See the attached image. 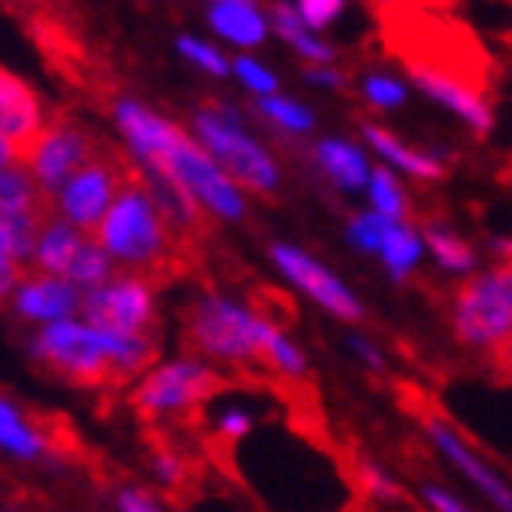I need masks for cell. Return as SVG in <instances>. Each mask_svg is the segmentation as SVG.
<instances>
[{
	"label": "cell",
	"instance_id": "cell-26",
	"mask_svg": "<svg viewBox=\"0 0 512 512\" xmlns=\"http://www.w3.org/2000/svg\"><path fill=\"white\" fill-rule=\"evenodd\" d=\"M48 213H19V216H0V253L22 271H30L33 246H37V231H41Z\"/></svg>",
	"mask_w": 512,
	"mask_h": 512
},
{
	"label": "cell",
	"instance_id": "cell-32",
	"mask_svg": "<svg viewBox=\"0 0 512 512\" xmlns=\"http://www.w3.org/2000/svg\"><path fill=\"white\" fill-rule=\"evenodd\" d=\"M384 231H388V220H381V216L370 213V209L348 216V224H344V238H348V246H352L355 253H366V256L381 253Z\"/></svg>",
	"mask_w": 512,
	"mask_h": 512
},
{
	"label": "cell",
	"instance_id": "cell-33",
	"mask_svg": "<svg viewBox=\"0 0 512 512\" xmlns=\"http://www.w3.org/2000/svg\"><path fill=\"white\" fill-rule=\"evenodd\" d=\"M256 421H260V417H256L246 403H224L220 406V414L213 417V428L227 447H238V443H246V439L256 432Z\"/></svg>",
	"mask_w": 512,
	"mask_h": 512
},
{
	"label": "cell",
	"instance_id": "cell-16",
	"mask_svg": "<svg viewBox=\"0 0 512 512\" xmlns=\"http://www.w3.org/2000/svg\"><path fill=\"white\" fill-rule=\"evenodd\" d=\"M205 26L220 48H235V55H256V48L271 37V8L256 0H209Z\"/></svg>",
	"mask_w": 512,
	"mask_h": 512
},
{
	"label": "cell",
	"instance_id": "cell-25",
	"mask_svg": "<svg viewBox=\"0 0 512 512\" xmlns=\"http://www.w3.org/2000/svg\"><path fill=\"white\" fill-rule=\"evenodd\" d=\"M19 213H48V202L37 191L30 169L22 161H15L8 169H0V216H19Z\"/></svg>",
	"mask_w": 512,
	"mask_h": 512
},
{
	"label": "cell",
	"instance_id": "cell-15",
	"mask_svg": "<svg viewBox=\"0 0 512 512\" xmlns=\"http://www.w3.org/2000/svg\"><path fill=\"white\" fill-rule=\"evenodd\" d=\"M48 125H52V118H48L41 92L15 70L0 66V136L8 139L22 158Z\"/></svg>",
	"mask_w": 512,
	"mask_h": 512
},
{
	"label": "cell",
	"instance_id": "cell-14",
	"mask_svg": "<svg viewBox=\"0 0 512 512\" xmlns=\"http://www.w3.org/2000/svg\"><path fill=\"white\" fill-rule=\"evenodd\" d=\"M406 70H410V81H414L432 103L447 107L450 114L465 121L476 136H487L494 128V110H491V103H487V96L480 92V85H472L465 77L450 74V70H439V66H428V63H406Z\"/></svg>",
	"mask_w": 512,
	"mask_h": 512
},
{
	"label": "cell",
	"instance_id": "cell-40",
	"mask_svg": "<svg viewBox=\"0 0 512 512\" xmlns=\"http://www.w3.org/2000/svg\"><path fill=\"white\" fill-rule=\"evenodd\" d=\"M19 278H22V267L11 264L8 256L0 253V304H8L11 300V293H15V286H19Z\"/></svg>",
	"mask_w": 512,
	"mask_h": 512
},
{
	"label": "cell",
	"instance_id": "cell-39",
	"mask_svg": "<svg viewBox=\"0 0 512 512\" xmlns=\"http://www.w3.org/2000/svg\"><path fill=\"white\" fill-rule=\"evenodd\" d=\"M304 81L315 88H330V92H337V88L348 85V74L337 70V66H308V70H304Z\"/></svg>",
	"mask_w": 512,
	"mask_h": 512
},
{
	"label": "cell",
	"instance_id": "cell-38",
	"mask_svg": "<svg viewBox=\"0 0 512 512\" xmlns=\"http://www.w3.org/2000/svg\"><path fill=\"white\" fill-rule=\"evenodd\" d=\"M421 498H425V505L432 512H472L458 494L447 491V487H439V483H432V480L421 483Z\"/></svg>",
	"mask_w": 512,
	"mask_h": 512
},
{
	"label": "cell",
	"instance_id": "cell-3",
	"mask_svg": "<svg viewBox=\"0 0 512 512\" xmlns=\"http://www.w3.org/2000/svg\"><path fill=\"white\" fill-rule=\"evenodd\" d=\"M187 132L202 143L205 154L246 194L271 198V194L282 191V180H286L282 161L271 150V143H264V139L256 136L249 118L235 103L213 99V103L194 107L191 121H187Z\"/></svg>",
	"mask_w": 512,
	"mask_h": 512
},
{
	"label": "cell",
	"instance_id": "cell-28",
	"mask_svg": "<svg viewBox=\"0 0 512 512\" xmlns=\"http://www.w3.org/2000/svg\"><path fill=\"white\" fill-rule=\"evenodd\" d=\"M176 55H180L187 66L202 70L205 77H216V81L231 77V55H227L216 41H209V37L180 33V37H176Z\"/></svg>",
	"mask_w": 512,
	"mask_h": 512
},
{
	"label": "cell",
	"instance_id": "cell-41",
	"mask_svg": "<svg viewBox=\"0 0 512 512\" xmlns=\"http://www.w3.org/2000/svg\"><path fill=\"white\" fill-rule=\"evenodd\" d=\"M15 161H22V158H19V150H15V147L8 143V139L0 136V169H8V165H15Z\"/></svg>",
	"mask_w": 512,
	"mask_h": 512
},
{
	"label": "cell",
	"instance_id": "cell-4",
	"mask_svg": "<svg viewBox=\"0 0 512 512\" xmlns=\"http://www.w3.org/2000/svg\"><path fill=\"white\" fill-rule=\"evenodd\" d=\"M275 326L278 322L267 311L216 289L198 293L183 319L194 355L213 366H264Z\"/></svg>",
	"mask_w": 512,
	"mask_h": 512
},
{
	"label": "cell",
	"instance_id": "cell-30",
	"mask_svg": "<svg viewBox=\"0 0 512 512\" xmlns=\"http://www.w3.org/2000/svg\"><path fill=\"white\" fill-rule=\"evenodd\" d=\"M231 77H235L253 99H267V96H275V92H282V88H278V74L260 59V55H231Z\"/></svg>",
	"mask_w": 512,
	"mask_h": 512
},
{
	"label": "cell",
	"instance_id": "cell-6",
	"mask_svg": "<svg viewBox=\"0 0 512 512\" xmlns=\"http://www.w3.org/2000/svg\"><path fill=\"white\" fill-rule=\"evenodd\" d=\"M450 326L469 352L502 359L512 341V264L465 278L450 300Z\"/></svg>",
	"mask_w": 512,
	"mask_h": 512
},
{
	"label": "cell",
	"instance_id": "cell-36",
	"mask_svg": "<svg viewBox=\"0 0 512 512\" xmlns=\"http://www.w3.org/2000/svg\"><path fill=\"white\" fill-rule=\"evenodd\" d=\"M114 509L118 512H165L161 498L154 491H147L143 483H121L114 491Z\"/></svg>",
	"mask_w": 512,
	"mask_h": 512
},
{
	"label": "cell",
	"instance_id": "cell-34",
	"mask_svg": "<svg viewBox=\"0 0 512 512\" xmlns=\"http://www.w3.org/2000/svg\"><path fill=\"white\" fill-rule=\"evenodd\" d=\"M293 11H297V19L304 22L311 33L326 37V30L344 19L348 4H344V0H293Z\"/></svg>",
	"mask_w": 512,
	"mask_h": 512
},
{
	"label": "cell",
	"instance_id": "cell-20",
	"mask_svg": "<svg viewBox=\"0 0 512 512\" xmlns=\"http://www.w3.org/2000/svg\"><path fill=\"white\" fill-rule=\"evenodd\" d=\"M88 238L92 235H85V231H77V227H70L66 220H59V216L48 213L44 216L41 231H37V246H33L30 271L66 278L70 275V267H74V260L81 256V249H85Z\"/></svg>",
	"mask_w": 512,
	"mask_h": 512
},
{
	"label": "cell",
	"instance_id": "cell-13",
	"mask_svg": "<svg viewBox=\"0 0 512 512\" xmlns=\"http://www.w3.org/2000/svg\"><path fill=\"white\" fill-rule=\"evenodd\" d=\"M8 308L19 322H30L33 330H44V326H55V322L77 319L81 308H85V293L59 275L22 271Z\"/></svg>",
	"mask_w": 512,
	"mask_h": 512
},
{
	"label": "cell",
	"instance_id": "cell-11",
	"mask_svg": "<svg viewBox=\"0 0 512 512\" xmlns=\"http://www.w3.org/2000/svg\"><path fill=\"white\" fill-rule=\"evenodd\" d=\"M81 319L99 330L128 333V337H154L158 326V289L147 275L118 271L107 286L85 293Z\"/></svg>",
	"mask_w": 512,
	"mask_h": 512
},
{
	"label": "cell",
	"instance_id": "cell-27",
	"mask_svg": "<svg viewBox=\"0 0 512 512\" xmlns=\"http://www.w3.org/2000/svg\"><path fill=\"white\" fill-rule=\"evenodd\" d=\"M421 238H425L428 253L436 256V264L443 267V271H450V275H469L472 267H476V253H472V246L461 235H454L450 227L425 224Z\"/></svg>",
	"mask_w": 512,
	"mask_h": 512
},
{
	"label": "cell",
	"instance_id": "cell-29",
	"mask_svg": "<svg viewBox=\"0 0 512 512\" xmlns=\"http://www.w3.org/2000/svg\"><path fill=\"white\" fill-rule=\"evenodd\" d=\"M355 483H359L366 498H374L377 505H403L406 502L403 483L395 480L384 465H377V461H370V458L355 461Z\"/></svg>",
	"mask_w": 512,
	"mask_h": 512
},
{
	"label": "cell",
	"instance_id": "cell-24",
	"mask_svg": "<svg viewBox=\"0 0 512 512\" xmlns=\"http://www.w3.org/2000/svg\"><path fill=\"white\" fill-rule=\"evenodd\" d=\"M366 202H370V213H377L388 224H410V194L403 180L384 165H374V176L366 183Z\"/></svg>",
	"mask_w": 512,
	"mask_h": 512
},
{
	"label": "cell",
	"instance_id": "cell-1",
	"mask_svg": "<svg viewBox=\"0 0 512 512\" xmlns=\"http://www.w3.org/2000/svg\"><path fill=\"white\" fill-rule=\"evenodd\" d=\"M114 128L128 150V165H147L180 183L202 216L216 224H242L249 216V194L202 150V143L143 99L121 96L110 110Z\"/></svg>",
	"mask_w": 512,
	"mask_h": 512
},
{
	"label": "cell",
	"instance_id": "cell-8",
	"mask_svg": "<svg viewBox=\"0 0 512 512\" xmlns=\"http://www.w3.org/2000/svg\"><path fill=\"white\" fill-rule=\"evenodd\" d=\"M267 260H271V267L282 275L286 286H293L300 297H308L311 304L322 308L326 315L348 322V326L366 319L363 297H359L326 260H319V256L308 253L304 246H297V242H271V246H267Z\"/></svg>",
	"mask_w": 512,
	"mask_h": 512
},
{
	"label": "cell",
	"instance_id": "cell-37",
	"mask_svg": "<svg viewBox=\"0 0 512 512\" xmlns=\"http://www.w3.org/2000/svg\"><path fill=\"white\" fill-rule=\"evenodd\" d=\"M348 352H352L366 370H374V374L388 370V359H384L381 344H377L374 337H366V333H348Z\"/></svg>",
	"mask_w": 512,
	"mask_h": 512
},
{
	"label": "cell",
	"instance_id": "cell-5",
	"mask_svg": "<svg viewBox=\"0 0 512 512\" xmlns=\"http://www.w3.org/2000/svg\"><path fill=\"white\" fill-rule=\"evenodd\" d=\"M92 238L118 264V271H132V275H147L161 267L176 246V231L161 216L147 187L136 180V172L128 176L125 191L110 205V213L103 216V224L96 227Z\"/></svg>",
	"mask_w": 512,
	"mask_h": 512
},
{
	"label": "cell",
	"instance_id": "cell-10",
	"mask_svg": "<svg viewBox=\"0 0 512 512\" xmlns=\"http://www.w3.org/2000/svg\"><path fill=\"white\" fill-rule=\"evenodd\" d=\"M99 150H103L99 147V139L92 136L81 121L52 118V125L41 132V139L22 154V165L30 169L37 191L44 194V202L52 205L55 194L63 191L66 183L74 180L77 172L85 169Z\"/></svg>",
	"mask_w": 512,
	"mask_h": 512
},
{
	"label": "cell",
	"instance_id": "cell-21",
	"mask_svg": "<svg viewBox=\"0 0 512 512\" xmlns=\"http://www.w3.org/2000/svg\"><path fill=\"white\" fill-rule=\"evenodd\" d=\"M271 33H275L278 41H286L289 52L297 55L304 66H337V48H333L326 37L311 33L308 26L297 19L293 0H286V4H275V8H271Z\"/></svg>",
	"mask_w": 512,
	"mask_h": 512
},
{
	"label": "cell",
	"instance_id": "cell-12",
	"mask_svg": "<svg viewBox=\"0 0 512 512\" xmlns=\"http://www.w3.org/2000/svg\"><path fill=\"white\" fill-rule=\"evenodd\" d=\"M421 428H425L428 443H432V447H436L439 454H443V458H447L450 465H454V469H458L461 476H465V480L494 505V509L512 512V483L494 469L491 461L483 458L480 450L472 447L469 439L461 436L458 428L450 425L447 417L439 414V410H425V414H421Z\"/></svg>",
	"mask_w": 512,
	"mask_h": 512
},
{
	"label": "cell",
	"instance_id": "cell-42",
	"mask_svg": "<svg viewBox=\"0 0 512 512\" xmlns=\"http://www.w3.org/2000/svg\"><path fill=\"white\" fill-rule=\"evenodd\" d=\"M502 363H512V341H509V348H505V355H502Z\"/></svg>",
	"mask_w": 512,
	"mask_h": 512
},
{
	"label": "cell",
	"instance_id": "cell-17",
	"mask_svg": "<svg viewBox=\"0 0 512 512\" xmlns=\"http://www.w3.org/2000/svg\"><path fill=\"white\" fill-rule=\"evenodd\" d=\"M311 165L326 183L344 194H366V183L374 176V158L363 143L348 136H319L311 143Z\"/></svg>",
	"mask_w": 512,
	"mask_h": 512
},
{
	"label": "cell",
	"instance_id": "cell-19",
	"mask_svg": "<svg viewBox=\"0 0 512 512\" xmlns=\"http://www.w3.org/2000/svg\"><path fill=\"white\" fill-rule=\"evenodd\" d=\"M0 454L22 461V465H41V461L59 458V447L48 436V428L4 392H0Z\"/></svg>",
	"mask_w": 512,
	"mask_h": 512
},
{
	"label": "cell",
	"instance_id": "cell-9",
	"mask_svg": "<svg viewBox=\"0 0 512 512\" xmlns=\"http://www.w3.org/2000/svg\"><path fill=\"white\" fill-rule=\"evenodd\" d=\"M128 176H132V165L107 150H99L96 158L88 161L85 169L77 172L74 180L66 183L63 191L55 194L48 213L66 220L70 227L85 231V235H96V227L103 224V216L110 213V205L118 202V194L125 191Z\"/></svg>",
	"mask_w": 512,
	"mask_h": 512
},
{
	"label": "cell",
	"instance_id": "cell-22",
	"mask_svg": "<svg viewBox=\"0 0 512 512\" xmlns=\"http://www.w3.org/2000/svg\"><path fill=\"white\" fill-rule=\"evenodd\" d=\"M253 118H260L267 128H275L278 136L289 139H308L315 128H319V114L297 96H286V92H275L267 99H253Z\"/></svg>",
	"mask_w": 512,
	"mask_h": 512
},
{
	"label": "cell",
	"instance_id": "cell-2",
	"mask_svg": "<svg viewBox=\"0 0 512 512\" xmlns=\"http://www.w3.org/2000/svg\"><path fill=\"white\" fill-rule=\"evenodd\" d=\"M30 355L63 381L92 388V384L143 377L158 363V341L154 337H128V333L99 330L81 315L44 330H33L26 341Z\"/></svg>",
	"mask_w": 512,
	"mask_h": 512
},
{
	"label": "cell",
	"instance_id": "cell-35",
	"mask_svg": "<svg viewBox=\"0 0 512 512\" xmlns=\"http://www.w3.org/2000/svg\"><path fill=\"white\" fill-rule=\"evenodd\" d=\"M147 469H150V476H154L161 487H169V491H176V487L187 483V461H183V454L176 447H154L150 450Z\"/></svg>",
	"mask_w": 512,
	"mask_h": 512
},
{
	"label": "cell",
	"instance_id": "cell-43",
	"mask_svg": "<svg viewBox=\"0 0 512 512\" xmlns=\"http://www.w3.org/2000/svg\"><path fill=\"white\" fill-rule=\"evenodd\" d=\"M4 512H19V509H4Z\"/></svg>",
	"mask_w": 512,
	"mask_h": 512
},
{
	"label": "cell",
	"instance_id": "cell-31",
	"mask_svg": "<svg viewBox=\"0 0 512 512\" xmlns=\"http://www.w3.org/2000/svg\"><path fill=\"white\" fill-rule=\"evenodd\" d=\"M359 96L370 110H399L410 96L406 81H399L395 74H384V70H370V74L359 81Z\"/></svg>",
	"mask_w": 512,
	"mask_h": 512
},
{
	"label": "cell",
	"instance_id": "cell-18",
	"mask_svg": "<svg viewBox=\"0 0 512 512\" xmlns=\"http://www.w3.org/2000/svg\"><path fill=\"white\" fill-rule=\"evenodd\" d=\"M359 132H363V147L374 154L377 165L392 169L395 176L403 172V176H410V180H421V183H436V180H443V176H447V165H443L436 154H428V150H421V147H414V143L399 139L392 128L377 125V121H363V125H359Z\"/></svg>",
	"mask_w": 512,
	"mask_h": 512
},
{
	"label": "cell",
	"instance_id": "cell-23",
	"mask_svg": "<svg viewBox=\"0 0 512 512\" xmlns=\"http://www.w3.org/2000/svg\"><path fill=\"white\" fill-rule=\"evenodd\" d=\"M425 253H428L425 238H421V231H417L414 224H388L377 260L384 264L388 278H395V282H406V278L417 271V264H421V256H425Z\"/></svg>",
	"mask_w": 512,
	"mask_h": 512
},
{
	"label": "cell",
	"instance_id": "cell-7",
	"mask_svg": "<svg viewBox=\"0 0 512 512\" xmlns=\"http://www.w3.org/2000/svg\"><path fill=\"white\" fill-rule=\"evenodd\" d=\"M224 388V374L198 355H176L154 363L132 384V406L150 421L191 414Z\"/></svg>",
	"mask_w": 512,
	"mask_h": 512
}]
</instances>
